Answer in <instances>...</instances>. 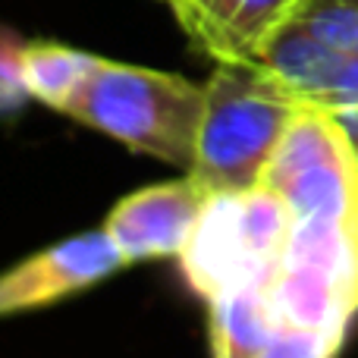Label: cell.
Wrapping results in <instances>:
<instances>
[{
	"label": "cell",
	"mask_w": 358,
	"mask_h": 358,
	"mask_svg": "<svg viewBox=\"0 0 358 358\" xmlns=\"http://www.w3.org/2000/svg\"><path fill=\"white\" fill-rule=\"evenodd\" d=\"M204 113V85L164 69L98 57L63 117L92 126L136 155L189 173Z\"/></svg>",
	"instance_id": "cell-1"
},
{
	"label": "cell",
	"mask_w": 358,
	"mask_h": 358,
	"mask_svg": "<svg viewBox=\"0 0 358 358\" xmlns=\"http://www.w3.org/2000/svg\"><path fill=\"white\" fill-rule=\"evenodd\" d=\"M302 107L255 63H217L204 82V113L189 176L208 195L255 189Z\"/></svg>",
	"instance_id": "cell-2"
},
{
	"label": "cell",
	"mask_w": 358,
	"mask_h": 358,
	"mask_svg": "<svg viewBox=\"0 0 358 358\" xmlns=\"http://www.w3.org/2000/svg\"><path fill=\"white\" fill-rule=\"evenodd\" d=\"M292 210L273 192L255 189L210 195L204 214L179 255L185 283L204 302L236 286H267L292 233Z\"/></svg>",
	"instance_id": "cell-3"
},
{
	"label": "cell",
	"mask_w": 358,
	"mask_h": 358,
	"mask_svg": "<svg viewBox=\"0 0 358 358\" xmlns=\"http://www.w3.org/2000/svg\"><path fill=\"white\" fill-rule=\"evenodd\" d=\"M258 185L283 198L296 220H324L358 236V148L330 113L305 104Z\"/></svg>",
	"instance_id": "cell-4"
},
{
	"label": "cell",
	"mask_w": 358,
	"mask_h": 358,
	"mask_svg": "<svg viewBox=\"0 0 358 358\" xmlns=\"http://www.w3.org/2000/svg\"><path fill=\"white\" fill-rule=\"evenodd\" d=\"M267 292L280 321L346 340L358 315V236L324 220H296Z\"/></svg>",
	"instance_id": "cell-5"
},
{
	"label": "cell",
	"mask_w": 358,
	"mask_h": 358,
	"mask_svg": "<svg viewBox=\"0 0 358 358\" xmlns=\"http://www.w3.org/2000/svg\"><path fill=\"white\" fill-rule=\"evenodd\" d=\"M132 261L104 227L60 239L13 264L0 280V315H25L104 283Z\"/></svg>",
	"instance_id": "cell-6"
},
{
	"label": "cell",
	"mask_w": 358,
	"mask_h": 358,
	"mask_svg": "<svg viewBox=\"0 0 358 358\" xmlns=\"http://www.w3.org/2000/svg\"><path fill=\"white\" fill-rule=\"evenodd\" d=\"M208 198L189 173L145 185L113 204L104 229L132 264L148 258H179L201 220Z\"/></svg>",
	"instance_id": "cell-7"
},
{
	"label": "cell",
	"mask_w": 358,
	"mask_h": 358,
	"mask_svg": "<svg viewBox=\"0 0 358 358\" xmlns=\"http://www.w3.org/2000/svg\"><path fill=\"white\" fill-rule=\"evenodd\" d=\"M210 352L214 358H258L280 321L267 286H236L210 299Z\"/></svg>",
	"instance_id": "cell-8"
},
{
	"label": "cell",
	"mask_w": 358,
	"mask_h": 358,
	"mask_svg": "<svg viewBox=\"0 0 358 358\" xmlns=\"http://www.w3.org/2000/svg\"><path fill=\"white\" fill-rule=\"evenodd\" d=\"M3 50H10V57L16 60L25 94L57 113H66L69 101L76 98V92L98 63L94 54L57 41H13V38H6Z\"/></svg>",
	"instance_id": "cell-9"
},
{
	"label": "cell",
	"mask_w": 358,
	"mask_h": 358,
	"mask_svg": "<svg viewBox=\"0 0 358 358\" xmlns=\"http://www.w3.org/2000/svg\"><path fill=\"white\" fill-rule=\"evenodd\" d=\"M305 0H242L223 31L217 63H255L264 44L296 19Z\"/></svg>",
	"instance_id": "cell-10"
},
{
	"label": "cell",
	"mask_w": 358,
	"mask_h": 358,
	"mask_svg": "<svg viewBox=\"0 0 358 358\" xmlns=\"http://www.w3.org/2000/svg\"><path fill=\"white\" fill-rule=\"evenodd\" d=\"M292 22L330 48L358 57V0H305Z\"/></svg>",
	"instance_id": "cell-11"
},
{
	"label": "cell",
	"mask_w": 358,
	"mask_h": 358,
	"mask_svg": "<svg viewBox=\"0 0 358 358\" xmlns=\"http://www.w3.org/2000/svg\"><path fill=\"white\" fill-rule=\"evenodd\" d=\"M340 346L343 336L283 321L258 358H336Z\"/></svg>",
	"instance_id": "cell-12"
},
{
	"label": "cell",
	"mask_w": 358,
	"mask_h": 358,
	"mask_svg": "<svg viewBox=\"0 0 358 358\" xmlns=\"http://www.w3.org/2000/svg\"><path fill=\"white\" fill-rule=\"evenodd\" d=\"M242 0H195L192 6V16L185 19L182 31L192 38L198 50L214 60L217 50H220V41H223V31H227L229 19L236 16Z\"/></svg>",
	"instance_id": "cell-13"
},
{
	"label": "cell",
	"mask_w": 358,
	"mask_h": 358,
	"mask_svg": "<svg viewBox=\"0 0 358 358\" xmlns=\"http://www.w3.org/2000/svg\"><path fill=\"white\" fill-rule=\"evenodd\" d=\"M161 3H167L170 10H173L176 22H179V25H185V19L192 16V6H195V0H161Z\"/></svg>",
	"instance_id": "cell-14"
}]
</instances>
